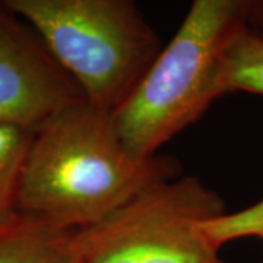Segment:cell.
Here are the masks:
<instances>
[{
    "label": "cell",
    "instance_id": "6da1fadb",
    "mask_svg": "<svg viewBox=\"0 0 263 263\" xmlns=\"http://www.w3.org/2000/svg\"><path fill=\"white\" fill-rule=\"evenodd\" d=\"M170 157H139L124 146L110 114L78 101L35 133L16 209L67 228L100 222L155 183L179 177Z\"/></svg>",
    "mask_w": 263,
    "mask_h": 263
},
{
    "label": "cell",
    "instance_id": "7a4b0ae2",
    "mask_svg": "<svg viewBox=\"0 0 263 263\" xmlns=\"http://www.w3.org/2000/svg\"><path fill=\"white\" fill-rule=\"evenodd\" d=\"M246 25L245 0H195L176 35L123 105L111 114L127 149L154 157L219 98L227 47Z\"/></svg>",
    "mask_w": 263,
    "mask_h": 263
},
{
    "label": "cell",
    "instance_id": "3957f363",
    "mask_svg": "<svg viewBox=\"0 0 263 263\" xmlns=\"http://www.w3.org/2000/svg\"><path fill=\"white\" fill-rule=\"evenodd\" d=\"M43 40L91 107L116 113L162 44L130 0H5Z\"/></svg>",
    "mask_w": 263,
    "mask_h": 263
},
{
    "label": "cell",
    "instance_id": "277c9868",
    "mask_svg": "<svg viewBox=\"0 0 263 263\" xmlns=\"http://www.w3.org/2000/svg\"><path fill=\"white\" fill-rule=\"evenodd\" d=\"M222 214V197L197 177L155 183L79 228V263H222L202 230V222Z\"/></svg>",
    "mask_w": 263,
    "mask_h": 263
},
{
    "label": "cell",
    "instance_id": "5b68a950",
    "mask_svg": "<svg viewBox=\"0 0 263 263\" xmlns=\"http://www.w3.org/2000/svg\"><path fill=\"white\" fill-rule=\"evenodd\" d=\"M84 100L37 32L0 2V126L37 132L59 111Z\"/></svg>",
    "mask_w": 263,
    "mask_h": 263
},
{
    "label": "cell",
    "instance_id": "8992f818",
    "mask_svg": "<svg viewBox=\"0 0 263 263\" xmlns=\"http://www.w3.org/2000/svg\"><path fill=\"white\" fill-rule=\"evenodd\" d=\"M78 231L18 211L0 222V263H79Z\"/></svg>",
    "mask_w": 263,
    "mask_h": 263
},
{
    "label": "cell",
    "instance_id": "52a82bcc",
    "mask_svg": "<svg viewBox=\"0 0 263 263\" xmlns=\"http://www.w3.org/2000/svg\"><path fill=\"white\" fill-rule=\"evenodd\" d=\"M219 94L250 92L263 95V35L247 25L231 38L222 59Z\"/></svg>",
    "mask_w": 263,
    "mask_h": 263
},
{
    "label": "cell",
    "instance_id": "ba28073f",
    "mask_svg": "<svg viewBox=\"0 0 263 263\" xmlns=\"http://www.w3.org/2000/svg\"><path fill=\"white\" fill-rule=\"evenodd\" d=\"M35 132L0 126V222L18 212L21 177Z\"/></svg>",
    "mask_w": 263,
    "mask_h": 263
},
{
    "label": "cell",
    "instance_id": "9c48e42d",
    "mask_svg": "<svg viewBox=\"0 0 263 263\" xmlns=\"http://www.w3.org/2000/svg\"><path fill=\"white\" fill-rule=\"evenodd\" d=\"M202 230L209 241L221 250L230 241L247 237L263 240V199L233 214H222L202 222Z\"/></svg>",
    "mask_w": 263,
    "mask_h": 263
},
{
    "label": "cell",
    "instance_id": "30bf717a",
    "mask_svg": "<svg viewBox=\"0 0 263 263\" xmlns=\"http://www.w3.org/2000/svg\"><path fill=\"white\" fill-rule=\"evenodd\" d=\"M246 25L263 35V0H245Z\"/></svg>",
    "mask_w": 263,
    "mask_h": 263
}]
</instances>
